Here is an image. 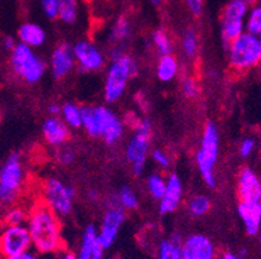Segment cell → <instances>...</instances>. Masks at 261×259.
<instances>
[{"instance_id": "cell-7", "label": "cell", "mask_w": 261, "mask_h": 259, "mask_svg": "<svg viewBox=\"0 0 261 259\" xmlns=\"http://www.w3.org/2000/svg\"><path fill=\"white\" fill-rule=\"evenodd\" d=\"M25 167L18 152H12L0 168V201L2 206L15 205L25 185Z\"/></svg>"}, {"instance_id": "cell-19", "label": "cell", "mask_w": 261, "mask_h": 259, "mask_svg": "<svg viewBox=\"0 0 261 259\" xmlns=\"http://www.w3.org/2000/svg\"><path fill=\"white\" fill-rule=\"evenodd\" d=\"M239 219L243 223L247 235L257 236L261 229V206L258 201H242L237 206Z\"/></svg>"}, {"instance_id": "cell-31", "label": "cell", "mask_w": 261, "mask_h": 259, "mask_svg": "<svg viewBox=\"0 0 261 259\" xmlns=\"http://www.w3.org/2000/svg\"><path fill=\"white\" fill-rule=\"evenodd\" d=\"M117 196L118 205L123 209V210H135L139 206V196L135 192L134 188L129 187V185H122L118 192L116 193Z\"/></svg>"}, {"instance_id": "cell-14", "label": "cell", "mask_w": 261, "mask_h": 259, "mask_svg": "<svg viewBox=\"0 0 261 259\" xmlns=\"http://www.w3.org/2000/svg\"><path fill=\"white\" fill-rule=\"evenodd\" d=\"M125 222V210L120 206H109L99 228V241L106 249L115 244L120 228Z\"/></svg>"}, {"instance_id": "cell-42", "label": "cell", "mask_w": 261, "mask_h": 259, "mask_svg": "<svg viewBox=\"0 0 261 259\" xmlns=\"http://www.w3.org/2000/svg\"><path fill=\"white\" fill-rule=\"evenodd\" d=\"M3 259H38V258L32 250H28V251H25V253L17 254V255L6 256V258H3Z\"/></svg>"}, {"instance_id": "cell-18", "label": "cell", "mask_w": 261, "mask_h": 259, "mask_svg": "<svg viewBox=\"0 0 261 259\" xmlns=\"http://www.w3.org/2000/svg\"><path fill=\"white\" fill-rule=\"evenodd\" d=\"M42 135L48 146L59 148L65 146L70 139V127L61 117L49 116L42 125Z\"/></svg>"}, {"instance_id": "cell-23", "label": "cell", "mask_w": 261, "mask_h": 259, "mask_svg": "<svg viewBox=\"0 0 261 259\" xmlns=\"http://www.w3.org/2000/svg\"><path fill=\"white\" fill-rule=\"evenodd\" d=\"M99 242V229L94 224L87 225L82 235L81 245L78 249V259H91L95 246Z\"/></svg>"}, {"instance_id": "cell-45", "label": "cell", "mask_w": 261, "mask_h": 259, "mask_svg": "<svg viewBox=\"0 0 261 259\" xmlns=\"http://www.w3.org/2000/svg\"><path fill=\"white\" fill-rule=\"evenodd\" d=\"M170 259H185L184 251H182V248H181V244H177V245H175V249H174V251H173V255Z\"/></svg>"}, {"instance_id": "cell-34", "label": "cell", "mask_w": 261, "mask_h": 259, "mask_svg": "<svg viewBox=\"0 0 261 259\" xmlns=\"http://www.w3.org/2000/svg\"><path fill=\"white\" fill-rule=\"evenodd\" d=\"M181 91L186 99H198L199 94H200V87H199L198 80L191 77V75H185L181 80Z\"/></svg>"}, {"instance_id": "cell-32", "label": "cell", "mask_w": 261, "mask_h": 259, "mask_svg": "<svg viewBox=\"0 0 261 259\" xmlns=\"http://www.w3.org/2000/svg\"><path fill=\"white\" fill-rule=\"evenodd\" d=\"M29 213L22 206L18 205H11L4 213L3 223L4 225H20L26 224L28 219H29Z\"/></svg>"}, {"instance_id": "cell-52", "label": "cell", "mask_w": 261, "mask_h": 259, "mask_svg": "<svg viewBox=\"0 0 261 259\" xmlns=\"http://www.w3.org/2000/svg\"><path fill=\"white\" fill-rule=\"evenodd\" d=\"M260 6H261V0H260Z\"/></svg>"}, {"instance_id": "cell-13", "label": "cell", "mask_w": 261, "mask_h": 259, "mask_svg": "<svg viewBox=\"0 0 261 259\" xmlns=\"http://www.w3.org/2000/svg\"><path fill=\"white\" fill-rule=\"evenodd\" d=\"M49 70L55 79H64L72 73L77 66L73 44L70 43H59L49 56Z\"/></svg>"}, {"instance_id": "cell-17", "label": "cell", "mask_w": 261, "mask_h": 259, "mask_svg": "<svg viewBox=\"0 0 261 259\" xmlns=\"http://www.w3.org/2000/svg\"><path fill=\"white\" fill-rule=\"evenodd\" d=\"M237 193L242 201H258L261 197V179L251 167H243L237 178Z\"/></svg>"}, {"instance_id": "cell-8", "label": "cell", "mask_w": 261, "mask_h": 259, "mask_svg": "<svg viewBox=\"0 0 261 259\" xmlns=\"http://www.w3.org/2000/svg\"><path fill=\"white\" fill-rule=\"evenodd\" d=\"M42 198L59 217H68L74 205L75 191L73 187L65 184L60 178L49 177L42 185Z\"/></svg>"}, {"instance_id": "cell-4", "label": "cell", "mask_w": 261, "mask_h": 259, "mask_svg": "<svg viewBox=\"0 0 261 259\" xmlns=\"http://www.w3.org/2000/svg\"><path fill=\"white\" fill-rule=\"evenodd\" d=\"M220 156V132L213 122H207L200 137V147L195 153V163L201 179L208 188L217 187L215 167Z\"/></svg>"}, {"instance_id": "cell-20", "label": "cell", "mask_w": 261, "mask_h": 259, "mask_svg": "<svg viewBox=\"0 0 261 259\" xmlns=\"http://www.w3.org/2000/svg\"><path fill=\"white\" fill-rule=\"evenodd\" d=\"M16 38L22 44L38 49L42 46H44V43L47 40V34L44 32V28L39 23L23 22L18 26Z\"/></svg>"}, {"instance_id": "cell-6", "label": "cell", "mask_w": 261, "mask_h": 259, "mask_svg": "<svg viewBox=\"0 0 261 259\" xmlns=\"http://www.w3.org/2000/svg\"><path fill=\"white\" fill-rule=\"evenodd\" d=\"M227 61L237 73H246L261 65V38L244 32L226 46Z\"/></svg>"}, {"instance_id": "cell-51", "label": "cell", "mask_w": 261, "mask_h": 259, "mask_svg": "<svg viewBox=\"0 0 261 259\" xmlns=\"http://www.w3.org/2000/svg\"><path fill=\"white\" fill-rule=\"evenodd\" d=\"M258 204H260V206H261V197H260V199H258Z\"/></svg>"}, {"instance_id": "cell-27", "label": "cell", "mask_w": 261, "mask_h": 259, "mask_svg": "<svg viewBox=\"0 0 261 259\" xmlns=\"http://www.w3.org/2000/svg\"><path fill=\"white\" fill-rule=\"evenodd\" d=\"M78 0H59L58 18L65 25H74L78 20Z\"/></svg>"}, {"instance_id": "cell-2", "label": "cell", "mask_w": 261, "mask_h": 259, "mask_svg": "<svg viewBox=\"0 0 261 259\" xmlns=\"http://www.w3.org/2000/svg\"><path fill=\"white\" fill-rule=\"evenodd\" d=\"M139 66L132 54L122 47H113L109 52V65L104 79L103 96L106 103L115 104L122 99L127 83L137 77Z\"/></svg>"}, {"instance_id": "cell-24", "label": "cell", "mask_w": 261, "mask_h": 259, "mask_svg": "<svg viewBox=\"0 0 261 259\" xmlns=\"http://www.w3.org/2000/svg\"><path fill=\"white\" fill-rule=\"evenodd\" d=\"M61 118L65 121V123L73 130L82 128V117H84V106H80L78 104L65 103L61 105Z\"/></svg>"}, {"instance_id": "cell-35", "label": "cell", "mask_w": 261, "mask_h": 259, "mask_svg": "<svg viewBox=\"0 0 261 259\" xmlns=\"http://www.w3.org/2000/svg\"><path fill=\"white\" fill-rule=\"evenodd\" d=\"M75 158H77V152L74 148L69 146L59 147L56 151V161L63 166H69L74 163Z\"/></svg>"}, {"instance_id": "cell-41", "label": "cell", "mask_w": 261, "mask_h": 259, "mask_svg": "<svg viewBox=\"0 0 261 259\" xmlns=\"http://www.w3.org/2000/svg\"><path fill=\"white\" fill-rule=\"evenodd\" d=\"M18 43V39L15 37H12V35H7V37L3 38V42H2V46H3L4 51H7L9 53V52L12 51V49L15 48L16 46H17Z\"/></svg>"}, {"instance_id": "cell-22", "label": "cell", "mask_w": 261, "mask_h": 259, "mask_svg": "<svg viewBox=\"0 0 261 259\" xmlns=\"http://www.w3.org/2000/svg\"><path fill=\"white\" fill-rule=\"evenodd\" d=\"M132 22H130L129 18H126L125 16H121V17H118L117 20L113 22V25L111 26L108 39L109 42L112 43L113 47H122L123 44L132 38Z\"/></svg>"}, {"instance_id": "cell-49", "label": "cell", "mask_w": 261, "mask_h": 259, "mask_svg": "<svg viewBox=\"0 0 261 259\" xmlns=\"http://www.w3.org/2000/svg\"><path fill=\"white\" fill-rule=\"evenodd\" d=\"M161 2H163V0H151V3H152L153 6H160Z\"/></svg>"}, {"instance_id": "cell-43", "label": "cell", "mask_w": 261, "mask_h": 259, "mask_svg": "<svg viewBox=\"0 0 261 259\" xmlns=\"http://www.w3.org/2000/svg\"><path fill=\"white\" fill-rule=\"evenodd\" d=\"M106 250H107V249L104 248V246L100 244V241H99L98 245L95 246L91 259H103L104 258V251H106Z\"/></svg>"}, {"instance_id": "cell-5", "label": "cell", "mask_w": 261, "mask_h": 259, "mask_svg": "<svg viewBox=\"0 0 261 259\" xmlns=\"http://www.w3.org/2000/svg\"><path fill=\"white\" fill-rule=\"evenodd\" d=\"M152 123L147 118H138L134 123V132L129 137L125 147V157L130 163L134 177L139 178L146 170L147 158L151 153Z\"/></svg>"}, {"instance_id": "cell-12", "label": "cell", "mask_w": 261, "mask_h": 259, "mask_svg": "<svg viewBox=\"0 0 261 259\" xmlns=\"http://www.w3.org/2000/svg\"><path fill=\"white\" fill-rule=\"evenodd\" d=\"M99 123H100V137L107 146H116L125 135V126L117 114L107 105H96Z\"/></svg>"}, {"instance_id": "cell-25", "label": "cell", "mask_w": 261, "mask_h": 259, "mask_svg": "<svg viewBox=\"0 0 261 259\" xmlns=\"http://www.w3.org/2000/svg\"><path fill=\"white\" fill-rule=\"evenodd\" d=\"M82 128L89 136L100 137V123H99L96 106H84V117H82Z\"/></svg>"}, {"instance_id": "cell-11", "label": "cell", "mask_w": 261, "mask_h": 259, "mask_svg": "<svg viewBox=\"0 0 261 259\" xmlns=\"http://www.w3.org/2000/svg\"><path fill=\"white\" fill-rule=\"evenodd\" d=\"M73 49L77 68L82 73H96L106 66V54L92 40H77Z\"/></svg>"}, {"instance_id": "cell-46", "label": "cell", "mask_w": 261, "mask_h": 259, "mask_svg": "<svg viewBox=\"0 0 261 259\" xmlns=\"http://www.w3.org/2000/svg\"><path fill=\"white\" fill-rule=\"evenodd\" d=\"M222 259H241V258L238 256V254H234V253H230V251H227V253L224 254Z\"/></svg>"}, {"instance_id": "cell-30", "label": "cell", "mask_w": 261, "mask_h": 259, "mask_svg": "<svg viewBox=\"0 0 261 259\" xmlns=\"http://www.w3.org/2000/svg\"><path fill=\"white\" fill-rule=\"evenodd\" d=\"M151 42L160 56L170 54L173 52V42L169 34L163 28H156L151 33Z\"/></svg>"}, {"instance_id": "cell-15", "label": "cell", "mask_w": 261, "mask_h": 259, "mask_svg": "<svg viewBox=\"0 0 261 259\" xmlns=\"http://www.w3.org/2000/svg\"><path fill=\"white\" fill-rule=\"evenodd\" d=\"M185 259H216V251L213 242L205 235L195 234L186 237L181 244Z\"/></svg>"}, {"instance_id": "cell-3", "label": "cell", "mask_w": 261, "mask_h": 259, "mask_svg": "<svg viewBox=\"0 0 261 259\" xmlns=\"http://www.w3.org/2000/svg\"><path fill=\"white\" fill-rule=\"evenodd\" d=\"M9 69L25 84H37L47 73V63L34 48L18 42L9 52Z\"/></svg>"}, {"instance_id": "cell-44", "label": "cell", "mask_w": 261, "mask_h": 259, "mask_svg": "<svg viewBox=\"0 0 261 259\" xmlns=\"http://www.w3.org/2000/svg\"><path fill=\"white\" fill-rule=\"evenodd\" d=\"M49 116H54V117H60L61 116V106L56 103L49 104L48 108H47Z\"/></svg>"}, {"instance_id": "cell-47", "label": "cell", "mask_w": 261, "mask_h": 259, "mask_svg": "<svg viewBox=\"0 0 261 259\" xmlns=\"http://www.w3.org/2000/svg\"><path fill=\"white\" fill-rule=\"evenodd\" d=\"M61 259H78V256H77V254L70 253V251H68V253L64 254L63 258H61Z\"/></svg>"}, {"instance_id": "cell-38", "label": "cell", "mask_w": 261, "mask_h": 259, "mask_svg": "<svg viewBox=\"0 0 261 259\" xmlns=\"http://www.w3.org/2000/svg\"><path fill=\"white\" fill-rule=\"evenodd\" d=\"M42 9H43L46 17L49 20H56L58 18L59 0H40Z\"/></svg>"}, {"instance_id": "cell-1", "label": "cell", "mask_w": 261, "mask_h": 259, "mask_svg": "<svg viewBox=\"0 0 261 259\" xmlns=\"http://www.w3.org/2000/svg\"><path fill=\"white\" fill-rule=\"evenodd\" d=\"M59 215L44 203L30 210L28 228L33 240V248L39 254L58 253L63 248L61 224Z\"/></svg>"}, {"instance_id": "cell-48", "label": "cell", "mask_w": 261, "mask_h": 259, "mask_svg": "<svg viewBox=\"0 0 261 259\" xmlns=\"http://www.w3.org/2000/svg\"><path fill=\"white\" fill-rule=\"evenodd\" d=\"M243 2H246L248 6L252 7V6H256V4H257V2H260V0H243Z\"/></svg>"}, {"instance_id": "cell-10", "label": "cell", "mask_w": 261, "mask_h": 259, "mask_svg": "<svg viewBox=\"0 0 261 259\" xmlns=\"http://www.w3.org/2000/svg\"><path fill=\"white\" fill-rule=\"evenodd\" d=\"M32 248L33 240L28 225H4L0 236V250L3 258L25 253Z\"/></svg>"}, {"instance_id": "cell-37", "label": "cell", "mask_w": 261, "mask_h": 259, "mask_svg": "<svg viewBox=\"0 0 261 259\" xmlns=\"http://www.w3.org/2000/svg\"><path fill=\"white\" fill-rule=\"evenodd\" d=\"M175 244L172 239H165L161 240L159 242L158 248V258L159 259H170L173 255V251L175 249Z\"/></svg>"}, {"instance_id": "cell-29", "label": "cell", "mask_w": 261, "mask_h": 259, "mask_svg": "<svg viewBox=\"0 0 261 259\" xmlns=\"http://www.w3.org/2000/svg\"><path fill=\"white\" fill-rule=\"evenodd\" d=\"M168 185V178H165L164 175L158 174V172H152L149 174L146 179V187L147 192L153 199L156 201H160L163 198L164 193L167 191Z\"/></svg>"}, {"instance_id": "cell-33", "label": "cell", "mask_w": 261, "mask_h": 259, "mask_svg": "<svg viewBox=\"0 0 261 259\" xmlns=\"http://www.w3.org/2000/svg\"><path fill=\"white\" fill-rule=\"evenodd\" d=\"M246 32L261 38V6L250 7V11L246 17Z\"/></svg>"}, {"instance_id": "cell-28", "label": "cell", "mask_w": 261, "mask_h": 259, "mask_svg": "<svg viewBox=\"0 0 261 259\" xmlns=\"http://www.w3.org/2000/svg\"><path fill=\"white\" fill-rule=\"evenodd\" d=\"M181 49L187 60H195L199 52V37L196 30L187 28L181 38Z\"/></svg>"}, {"instance_id": "cell-21", "label": "cell", "mask_w": 261, "mask_h": 259, "mask_svg": "<svg viewBox=\"0 0 261 259\" xmlns=\"http://www.w3.org/2000/svg\"><path fill=\"white\" fill-rule=\"evenodd\" d=\"M179 73V61L173 53L160 56L156 64V77L163 83H170Z\"/></svg>"}, {"instance_id": "cell-40", "label": "cell", "mask_w": 261, "mask_h": 259, "mask_svg": "<svg viewBox=\"0 0 261 259\" xmlns=\"http://www.w3.org/2000/svg\"><path fill=\"white\" fill-rule=\"evenodd\" d=\"M185 4L194 16H200L203 13L204 0H185Z\"/></svg>"}, {"instance_id": "cell-9", "label": "cell", "mask_w": 261, "mask_h": 259, "mask_svg": "<svg viewBox=\"0 0 261 259\" xmlns=\"http://www.w3.org/2000/svg\"><path fill=\"white\" fill-rule=\"evenodd\" d=\"M250 6L243 0H230L221 13V39L229 46L234 39L246 32V17Z\"/></svg>"}, {"instance_id": "cell-50", "label": "cell", "mask_w": 261, "mask_h": 259, "mask_svg": "<svg viewBox=\"0 0 261 259\" xmlns=\"http://www.w3.org/2000/svg\"><path fill=\"white\" fill-rule=\"evenodd\" d=\"M258 237H260V241H261V229H260V234H258Z\"/></svg>"}, {"instance_id": "cell-26", "label": "cell", "mask_w": 261, "mask_h": 259, "mask_svg": "<svg viewBox=\"0 0 261 259\" xmlns=\"http://www.w3.org/2000/svg\"><path fill=\"white\" fill-rule=\"evenodd\" d=\"M187 213L191 218H201L211 210V199L205 194H194L187 199Z\"/></svg>"}, {"instance_id": "cell-16", "label": "cell", "mask_w": 261, "mask_h": 259, "mask_svg": "<svg viewBox=\"0 0 261 259\" xmlns=\"http://www.w3.org/2000/svg\"><path fill=\"white\" fill-rule=\"evenodd\" d=\"M184 199V183L175 172L168 177L167 191L163 198L159 201V213L161 215H168L179 209Z\"/></svg>"}, {"instance_id": "cell-39", "label": "cell", "mask_w": 261, "mask_h": 259, "mask_svg": "<svg viewBox=\"0 0 261 259\" xmlns=\"http://www.w3.org/2000/svg\"><path fill=\"white\" fill-rule=\"evenodd\" d=\"M255 148H256L255 139H253V137H244V139L241 141V144H239V149H238L239 156H241L242 158H248V157L255 152Z\"/></svg>"}, {"instance_id": "cell-36", "label": "cell", "mask_w": 261, "mask_h": 259, "mask_svg": "<svg viewBox=\"0 0 261 259\" xmlns=\"http://www.w3.org/2000/svg\"><path fill=\"white\" fill-rule=\"evenodd\" d=\"M149 157H151V160L153 161V163H155L156 166H159L160 168H163V170H167V168L170 167V162H172V161H170L169 154L164 151V149H152L151 153H149Z\"/></svg>"}]
</instances>
